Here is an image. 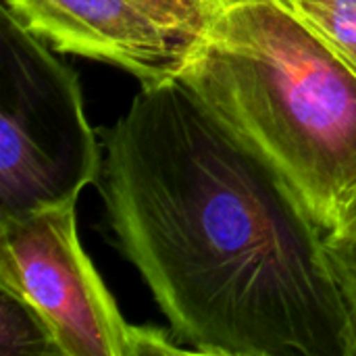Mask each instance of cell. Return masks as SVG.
I'll return each mask as SVG.
<instances>
[{"instance_id":"obj_1","label":"cell","mask_w":356,"mask_h":356,"mask_svg":"<svg viewBox=\"0 0 356 356\" xmlns=\"http://www.w3.org/2000/svg\"><path fill=\"white\" fill-rule=\"evenodd\" d=\"M100 136L108 225L179 344L211 356H356L325 229L186 83L142 86Z\"/></svg>"},{"instance_id":"obj_2","label":"cell","mask_w":356,"mask_h":356,"mask_svg":"<svg viewBox=\"0 0 356 356\" xmlns=\"http://www.w3.org/2000/svg\"><path fill=\"white\" fill-rule=\"evenodd\" d=\"M327 232L356 198V67L286 0H221L177 77Z\"/></svg>"},{"instance_id":"obj_3","label":"cell","mask_w":356,"mask_h":356,"mask_svg":"<svg viewBox=\"0 0 356 356\" xmlns=\"http://www.w3.org/2000/svg\"><path fill=\"white\" fill-rule=\"evenodd\" d=\"M75 69L0 8V219L77 202L102 173Z\"/></svg>"},{"instance_id":"obj_4","label":"cell","mask_w":356,"mask_h":356,"mask_svg":"<svg viewBox=\"0 0 356 356\" xmlns=\"http://www.w3.org/2000/svg\"><path fill=\"white\" fill-rule=\"evenodd\" d=\"M0 286L27 300L63 356H134L129 325L77 236L75 202L0 219Z\"/></svg>"},{"instance_id":"obj_5","label":"cell","mask_w":356,"mask_h":356,"mask_svg":"<svg viewBox=\"0 0 356 356\" xmlns=\"http://www.w3.org/2000/svg\"><path fill=\"white\" fill-rule=\"evenodd\" d=\"M4 6L54 50L119 67L142 86L177 79L196 46L131 0H4Z\"/></svg>"},{"instance_id":"obj_6","label":"cell","mask_w":356,"mask_h":356,"mask_svg":"<svg viewBox=\"0 0 356 356\" xmlns=\"http://www.w3.org/2000/svg\"><path fill=\"white\" fill-rule=\"evenodd\" d=\"M63 356L38 311L0 286V356Z\"/></svg>"},{"instance_id":"obj_7","label":"cell","mask_w":356,"mask_h":356,"mask_svg":"<svg viewBox=\"0 0 356 356\" xmlns=\"http://www.w3.org/2000/svg\"><path fill=\"white\" fill-rule=\"evenodd\" d=\"M356 67V0H286Z\"/></svg>"},{"instance_id":"obj_8","label":"cell","mask_w":356,"mask_h":356,"mask_svg":"<svg viewBox=\"0 0 356 356\" xmlns=\"http://www.w3.org/2000/svg\"><path fill=\"white\" fill-rule=\"evenodd\" d=\"M323 242L330 267L348 300L356 327V198L336 225L325 232Z\"/></svg>"},{"instance_id":"obj_9","label":"cell","mask_w":356,"mask_h":356,"mask_svg":"<svg viewBox=\"0 0 356 356\" xmlns=\"http://www.w3.org/2000/svg\"><path fill=\"white\" fill-rule=\"evenodd\" d=\"M169 31L200 42L217 8L207 0H131Z\"/></svg>"},{"instance_id":"obj_10","label":"cell","mask_w":356,"mask_h":356,"mask_svg":"<svg viewBox=\"0 0 356 356\" xmlns=\"http://www.w3.org/2000/svg\"><path fill=\"white\" fill-rule=\"evenodd\" d=\"M154 355H194L188 346L171 340L167 332L150 327V325H136V342H134V356H154Z\"/></svg>"},{"instance_id":"obj_11","label":"cell","mask_w":356,"mask_h":356,"mask_svg":"<svg viewBox=\"0 0 356 356\" xmlns=\"http://www.w3.org/2000/svg\"><path fill=\"white\" fill-rule=\"evenodd\" d=\"M209 4H213L215 8H219V4H221V0H207Z\"/></svg>"}]
</instances>
